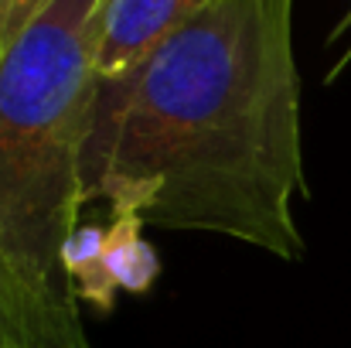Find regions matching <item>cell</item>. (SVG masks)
<instances>
[{
	"label": "cell",
	"mask_w": 351,
	"mask_h": 348,
	"mask_svg": "<svg viewBox=\"0 0 351 348\" xmlns=\"http://www.w3.org/2000/svg\"><path fill=\"white\" fill-rule=\"evenodd\" d=\"M293 0H215L133 76L96 82L86 202L304 256Z\"/></svg>",
	"instance_id": "6da1fadb"
},
{
	"label": "cell",
	"mask_w": 351,
	"mask_h": 348,
	"mask_svg": "<svg viewBox=\"0 0 351 348\" xmlns=\"http://www.w3.org/2000/svg\"><path fill=\"white\" fill-rule=\"evenodd\" d=\"M0 345L3 348H93L79 308L34 287L0 242Z\"/></svg>",
	"instance_id": "277c9868"
},
{
	"label": "cell",
	"mask_w": 351,
	"mask_h": 348,
	"mask_svg": "<svg viewBox=\"0 0 351 348\" xmlns=\"http://www.w3.org/2000/svg\"><path fill=\"white\" fill-rule=\"evenodd\" d=\"M103 7L48 0L0 51V242L65 304H75L62 253L86 205Z\"/></svg>",
	"instance_id": "7a4b0ae2"
},
{
	"label": "cell",
	"mask_w": 351,
	"mask_h": 348,
	"mask_svg": "<svg viewBox=\"0 0 351 348\" xmlns=\"http://www.w3.org/2000/svg\"><path fill=\"white\" fill-rule=\"evenodd\" d=\"M106 266L119 290L147 294L160 273V259L143 239V222L136 216L119 212L106 226Z\"/></svg>",
	"instance_id": "8992f818"
},
{
	"label": "cell",
	"mask_w": 351,
	"mask_h": 348,
	"mask_svg": "<svg viewBox=\"0 0 351 348\" xmlns=\"http://www.w3.org/2000/svg\"><path fill=\"white\" fill-rule=\"evenodd\" d=\"M0 348H3V345H0Z\"/></svg>",
	"instance_id": "ba28073f"
},
{
	"label": "cell",
	"mask_w": 351,
	"mask_h": 348,
	"mask_svg": "<svg viewBox=\"0 0 351 348\" xmlns=\"http://www.w3.org/2000/svg\"><path fill=\"white\" fill-rule=\"evenodd\" d=\"M215 0H106L99 51H96V82L113 86L133 76L167 38L202 17Z\"/></svg>",
	"instance_id": "3957f363"
},
{
	"label": "cell",
	"mask_w": 351,
	"mask_h": 348,
	"mask_svg": "<svg viewBox=\"0 0 351 348\" xmlns=\"http://www.w3.org/2000/svg\"><path fill=\"white\" fill-rule=\"evenodd\" d=\"M48 0H0V51L41 14Z\"/></svg>",
	"instance_id": "52a82bcc"
},
{
	"label": "cell",
	"mask_w": 351,
	"mask_h": 348,
	"mask_svg": "<svg viewBox=\"0 0 351 348\" xmlns=\"http://www.w3.org/2000/svg\"><path fill=\"white\" fill-rule=\"evenodd\" d=\"M65 277L72 283V294L89 301L96 311H113L117 308V280L106 266V229L99 226H79L69 235L65 253Z\"/></svg>",
	"instance_id": "5b68a950"
}]
</instances>
